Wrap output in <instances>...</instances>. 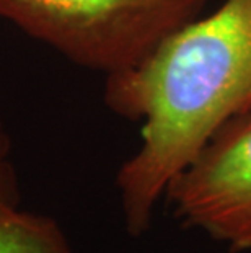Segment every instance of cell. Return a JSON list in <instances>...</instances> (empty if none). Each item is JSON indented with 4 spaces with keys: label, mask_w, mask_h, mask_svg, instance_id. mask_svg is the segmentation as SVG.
Returning <instances> with one entry per match:
<instances>
[{
    "label": "cell",
    "mask_w": 251,
    "mask_h": 253,
    "mask_svg": "<svg viewBox=\"0 0 251 253\" xmlns=\"http://www.w3.org/2000/svg\"><path fill=\"white\" fill-rule=\"evenodd\" d=\"M106 98L143 121L141 149L117 173L126 227L139 237L170 183L218 129L251 111V0H223L109 74Z\"/></svg>",
    "instance_id": "cell-1"
},
{
    "label": "cell",
    "mask_w": 251,
    "mask_h": 253,
    "mask_svg": "<svg viewBox=\"0 0 251 253\" xmlns=\"http://www.w3.org/2000/svg\"><path fill=\"white\" fill-rule=\"evenodd\" d=\"M211 0H0V17L82 66L119 72L201 15Z\"/></svg>",
    "instance_id": "cell-2"
},
{
    "label": "cell",
    "mask_w": 251,
    "mask_h": 253,
    "mask_svg": "<svg viewBox=\"0 0 251 253\" xmlns=\"http://www.w3.org/2000/svg\"><path fill=\"white\" fill-rule=\"evenodd\" d=\"M165 196L184 227L232 252L251 250V111L218 129Z\"/></svg>",
    "instance_id": "cell-3"
},
{
    "label": "cell",
    "mask_w": 251,
    "mask_h": 253,
    "mask_svg": "<svg viewBox=\"0 0 251 253\" xmlns=\"http://www.w3.org/2000/svg\"><path fill=\"white\" fill-rule=\"evenodd\" d=\"M0 253H73L67 237L49 217L0 209Z\"/></svg>",
    "instance_id": "cell-4"
},
{
    "label": "cell",
    "mask_w": 251,
    "mask_h": 253,
    "mask_svg": "<svg viewBox=\"0 0 251 253\" xmlns=\"http://www.w3.org/2000/svg\"><path fill=\"white\" fill-rule=\"evenodd\" d=\"M18 204V181L12 159L10 141L0 125V209H12Z\"/></svg>",
    "instance_id": "cell-5"
}]
</instances>
